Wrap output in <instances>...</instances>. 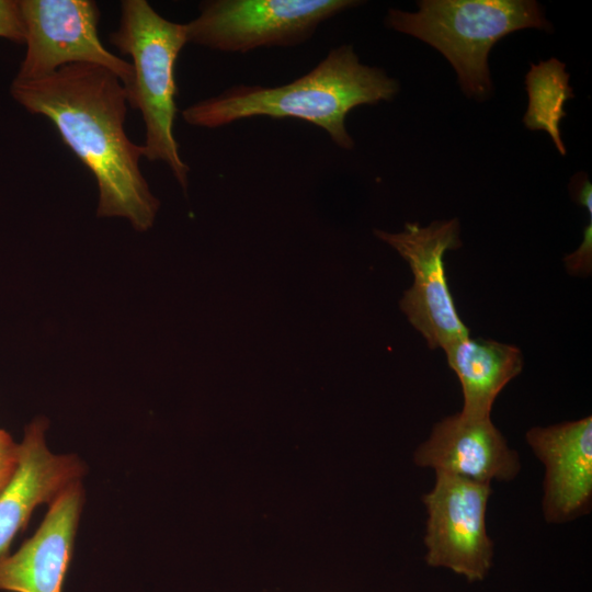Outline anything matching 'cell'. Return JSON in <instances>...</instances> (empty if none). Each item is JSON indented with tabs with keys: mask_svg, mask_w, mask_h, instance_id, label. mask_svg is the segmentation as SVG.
I'll return each instance as SVG.
<instances>
[{
	"mask_svg": "<svg viewBox=\"0 0 592 592\" xmlns=\"http://www.w3.org/2000/svg\"><path fill=\"white\" fill-rule=\"evenodd\" d=\"M14 100L53 122L64 143L93 174L99 189L98 215L123 217L138 231L155 221L159 202L139 168L141 145L124 129L126 91L110 70L69 64L49 76L14 79Z\"/></svg>",
	"mask_w": 592,
	"mask_h": 592,
	"instance_id": "cell-1",
	"label": "cell"
},
{
	"mask_svg": "<svg viewBox=\"0 0 592 592\" xmlns=\"http://www.w3.org/2000/svg\"><path fill=\"white\" fill-rule=\"evenodd\" d=\"M399 83L382 68L364 65L351 45L329 50L309 72L278 87L238 84L182 111L192 125L216 128L254 117L297 118L327 132L335 145L352 149L345 117L354 107L391 101Z\"/></svg>",
	"mask_w": 592,
	"mask_h": 592,
	"instance_id": "cell-2",
	"label": "cell"
},
{
	"mask_svg": "<svg viewBox=\"0 0 592 592\" xmlns=\"http://www.w3.org/2000/svg\"><path fill=\"white\" fill-rule=\"evenodd\" d=\"M418 8H390L385 24L439 50L453 66L462 91L478 101L493 91L488 56L499 39L523 29L553 30L534 0H421Z\"/></svg>",
	"mask_w": 592,
	"mask_h": 592,
	"instance_id": "cell-3",
	"label": "cell"
},
{
	"mask_svg": "<svg viewBox=\"0 0 592 592\" xmlns=\"http://www.w3.org/2000/svg\"><path fill=\"white\" fill-rule=\"evenodd\" d=\"M109 38L132 57L133 80L125 91L127 103L140 111L145 123L143 157L164 162L185 190L190 168L173 133L178 112L174 70L187 43L185 24L164 19L146 0H123L118 29Z\"/></svg>",
	"mask_w": 592,
	"mask_h": 592,
	"instance_id": "cell-4",
	"label": "cell"
},
{
	"mask_svg": "<svg viewBox=\"0 0 592 592\" xmlns=\"http://www.w3.org/2000/svg\"><path fill=\"white\" fill-rule=\"evenodd\" d=\"M355 0H208L185 23L187 43L227 53L259 47H293L318 26L358 5Z\"/></svg>",
	"mask_w": 592,
	"mask_h": 592,
	"instance_id": "cell-5",
	"label": "cell"
},
{
	"mask_svg": "<svg viewBox=\"0 0 592 592\" xmlns=\"http://www.w3.org/2000/svg\"><path fill=\"white\" fill-rule=\"evenodd\" d=\"M457 218L435 220L428 226L407 223L402 231L375 230V235L408 262L413 282L400 308L430 349L443 351L459 339L469 337V329L456 309L448 287L444 254L463 246Z\"/></svg>",
	"mask_w": 592,
	"mask_h": 592,
	"instance_id": "cell-6",
	"label": "cell"
},
{
	"mask_svg": "<svg viewBox=\"0 0 592 592\" xmlns=\"http://www.w3.org/2000/svg\"><path fill=\"white\" fill-rule=\"evenodd\" d=\"M26 53L16 79L33 80L69 64L98 65L112 71L127 88L130 62L107 50L98 34L100 10L91 0L19 1Z\"/></svg>",
	"mask_w": 592,
	"mask_h": 592,
	"instance_id": "cell-7",
	"label": "cell"
},
{
	"mask_svg": "<svg viewBox=\"0 0 592 592\" xmlns=\"http://www.w3.org/2000/svg\"><path fill=\"white\" fill-rule=\"evenodd\" d=\"M491 492L490 483L435 473L434 487L422 498L428 513L424 545L429 566L447 568L469 582L486 578L493 559L486 525Z\"/></svg>",
	"mask_w": 592,
	"mask_h": 592,
	"instance_id": "cell-8",
	"label": "cell"
},
{
	"mask_svg": "<svg viewBox=\"0 0 592 592\" xmlns=\"http://www.w3.org/2000/svg\"><path fill=\"white\" fill-rule=\"evenodd\" d=\"M525 441L543 463V513L549 523L587 514L592 501V418L534 426Z\"/></svg>",
	"mask_w": 592,
	"mask_h": 592,
	"instance_id": "cell-9",
	"label": "cell"
},
{
	"mask_svg": "<svg viewBox=\"0 0 592 592\" xmlns=\"http://www.w3.org/2000/svg\"><path fill=\"white\" fill-rule=\"evenodd\" d=\"M83 502L79 480L49 503L34 535L15 553L0 556V590L62 592Z\"/></svg>",
	"mask_w": 592,
	"mask_h": 592,
	"instance_id": "cell-10",
	"label": "cell"
},
{
	"mask_svg": "<svg viewBox=\"0 0 592 592\" xmlns=\"http://www.w3.org/2000/svg\"><path fill=\"white\" fill-rule=\"evenodd\" d=\"M413 460L473 481H511L520 473L519 454L510 448L491 418H469L460 412L436 422Z\"/></svg>",
	"mask_w": 592,
	"mask_h": 592,
	"instance_id": "cell-11",
	"label": "cell"
},
{
	"mask_svg": "<svg viewBox=\"0 0 592 592\" xmlns=\"http://www.w3.org/2000/svg\"><path fill=\"white\" fill-rule=\"evenodd\" d=\"M47 421L29 424L19 444V462L0 493V556L26 525L36 506L50 503L69 485L81 480L84 464L73 454H55L46 445Z\"/></svg>",
	"mask_w": 592,
	"mask_h": 592,
	"instance_id": "cell-12",
	"label": "cell"
},
{
	"mask_svg": "<svg viewBox=\"0 0 592 592\" xmlns=\"http://www.w3.org/2000/svg\"><path fill=\"white\" fill-rule=\"evenodd\" d=\"M444 352L462 386L460 413L469 418H491L497 397L524 366L517 346L494 340L466 337Z\"/></svg>",
	"mask_w": 592,
	"mask_h": 592,
	"instance_id": "cell-13",
	"label": "cell"
},
{
	"mask_svg": "<svg viewBox=\"0 0 592 592\" xmlns=\"http://www.w3.org/2000/svg\"><path fill=\"white\" fill-rule=\"evenodd\" d=\"M525 87L528 94V105L523 118L525 126L533 130L547 132L558 151L566 155L559 123L566 116L565 102L573 98V92L565 64L550 58L532 65L525 77Z\"/></svg>",
	"mask_w": 592,
	"mask_h": 592,
	"instance_id": "cell-14",
	"label": "cell"
},
{
	"mask_svg": "<svg viewBox=\"0 0 592 592\" xmlns=\"http://www.w3.org/2000/svg\"><path fill=\"white\" fill-rule=\"evenodd\" d=\"M0 37L25 43V29L19 1L0 0Z\"/></svg>",
	"mask_w": 592,
	"mask_h": 592,
	"instance_id": "cell-15",
	"label": "cell"
},
{
	"mask_svg": "<svg viewBox=\"0 0 592 592\" xmlns=\"http://www.w3.org/2000/svg\"><path fill=\"white\" fill-rule=\"evenodd\" d=\"M589 224L584 227L583 239L579 248L563 258L566 269L573 275H588L592 267V212Z\"/></svg>",
	"mask_w": 592,
	"mask_h": 592,
	"instance_id": "cell-16",
	"label": "cell"
},
{
	"mask_svg": "<svg viewBox=\"0 0 592 592\" xmlns=\"http://www.w3.org/2000/svg\"><path fill=\"white\" fill-rule=\"evenodd\" d=\"M19 462V449L14 454L0 455V493L13 477Z\"/></svg>",
	"mask_w": 592,
	"mask_h": 592,
	"instance_id": "cell-17",
	"label": "cell"
},
{
	"mask_svg": "<svg viewBox=\"0 0 592 592\" xmlns=\"http://www.w3.org/2000/svg\"><path fill=\"white\" fill-rule=\"evenodd\" d=\"M19 444H16L11 435L0 429V455H10L16 453Z\"/></svg>",
	"mask_w": 592,
	"mask_h": 592,
	"instance_id": "cell-18",
	"label": "cell"
}]
</instances>
